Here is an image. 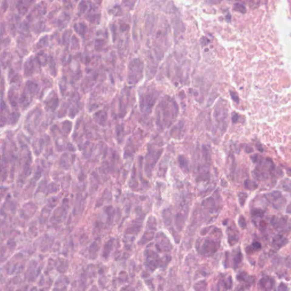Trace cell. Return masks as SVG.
Returning <instances> with one entry per match:
<instances>
[{"instance_id":"obj_12","label":"cell","mask_w":291,"mask_h":291,"mask_svg":"<svg viewBox=\"0 0 291 291\" xmlns=\"http://www.w3.org/2000/svg\"><path fill=\"white\" fill-rule=\"evenodd\" d=\"M202 205L205 209L209 211L210 212H213V211L215 209V202L213 198L212 197H210L202 202Z\"/></svg>"},{"instance_id":"obj_15","label":"cell","mask_w":291,"mask_h":291,"mask_svg":"<svg viewBox=\"0 0 291 291\" xmlns=\"http://www.w3.org/2000/svg\"><path fill=\"white\" fill-rule=\"evenodd\" d=\"M239 240L237 234L234 233H229L228 235V242L230 246L235 245Z\"/></svg>"},{"instance_id":"obj_5","label":"cell","mask_w":291,"mask_h":291,"mask_svg":"<svg viewBox=\"0 0 291 291\" xmlns=\"http://www.w3.org/2000/svg\"><path fill=\"white\" fill-rule=\"evenodd\" d=\"M275 284V280L272 277L264 276L258 283V289L259 291H271Z\"/></svg>"},{"instance_id":"obj_9","label":"cell","mask_w":291,"mask_h":291,"mask_svg":"<svg viewBox=\"0 0 291 291\" xmlns=\"http://www.w3.org/2000/svg\"><path fill=\"white\" fill-rule=\"evenodd\" d=\"M236 278L239 282L249 284H251V286H252V284L255 282V278L252 276L249 275L246 272H241L238 273Z\"/></svg>"},{"instance_id":"obj_1","label":"cell","mask_w":291,"mask_h":291,"mask_svg":"<svg viewBox=\"0 0 291 291\" xmlns=\"http://www.w3.org/2000/svg\"><path fill=\"white\" fill-rule=\"evenodd\" d=\"M220 246V240L214 239L211 237L205 238L202 241L197 245V250L200 254L205 256H209L214 254L218 250Z\"/></svg>"},{"instance_id":"obj_21","label":"cell","mask_w":291,"mask_h":291,"mask_svg":"<svg viewBox=\"0 0 291 291\" xmlns=\"http://www.w3.org/2000/svg\"><path fill=\"white\" fill-rule=\"evenodd\" d=\"M277 291H288V287L284 283H281L278 288Z\"/></svg>"},{"instance_id":"obj_16","label":"cell","mask_w":291,"mask_h":291,"mask_svg":"<svg viewBox=\"0 0 291 291\" xmlns=\"http://www.w3.org/2000/svg\"><path fill=\"white\" fill-rule=\"evenodd\" d=\"M244 184L246 188L249 190H255L258 187L256 182L250 180H246Z\"/></svg>"},{"instance_id":"obj_11","label":"cell","mask_w":291,"mask_h":291,"mask_svg":"<svg viewBox=\"0 0 291 291\" xmlns=\"http://www.w3.org/2000/svg\"><path fill=\"white\" fill-rule=\"evenodd\" d=\"M262 249V245L258 242H253L251 245L246 247L245 251L247 254H252L256 252L260 251Z\"/></svg>"},{"instance_id":"obj_8","label":"cell","mask_w":291,"mask_h":291,"mask_svg":"<svg viewBox=\"0 0 291 291\" xmlns=\"http://www.w3.org/2000/svg\"><path fill=\"white\" fill-rule=\"evenodd\" d=\"M271 224L273 228L276 229L284 228L287 224V220L284 217H278L277 216H273L271 219Z\"/></svg>"},{"instance_id":"obj_17","label":"cell","mask_w":291,"mask_h":291,"mask_svg":"<svg viewBox=\"0 0 291 291\" xmlns=\"http://www.w3.org/2000/svg\"><path fill=\"white\" fill-rule=\"evenodd\" d=\"M234 10L235 11H237L240 13H245L246 12V7L244 5L242 4L241 3L237 2L234 5Z\"/></svg>"},{"instance_id":"obj_18","label":"cell","mask_w":291,"mask_h":291,"mask_svg":"<svg viewBox=\"0 0 291 291\" xmlns=\"http://www.w3.org/2000/svg\"><path fill=\"white\" fill-rule=\"evenodd\" d=\"M251 215L254 217L262 218L264 215V211L261 209L256 208V209H254L251 211Z\"/></svg>"},{"instance_id":"obj_24","label":"cell","mask_w":291,"mask_h":291,"mask_svg":"<svg viewBox=\"0 0 291 291\" xmlns=\"http://www.w3.org/2000/svg\"><path fill=\"white\" fill-rule=\"evenodd\" d=\"M258 157V155H256H256H254V156H252V157H251V160L252 161H253L254 163H256V162H257V161H258V159H259V157Z\"/></svg>"},{"instance_id":"obj_14","label":"cell","mask_w":291,"mask_h":291,"mask_svg":"<svg viewBox=\"0 0 291 291\" xmlns=\"http://www.w3.org/2000/svg\"><path fill=\"white\" fill-rule=\"evenodd\" d=\"M195 291H208V283L205 280H200L194 286Z\"/></svg>"},{"instance_id":"obj_25","label":"cell","mask_w":291,"mask_h":291,"mask_svg":"<svg viewBox=\"0 0 291 291\" xmlns=\"http://www.w3.org/2000/svg\"><path fill=\"white\" fill-rule=\"evenodd\" d=\"M245 150H246L247 153H250V152H252L253 151V149L251 147H249V146H247Z\"/></svg>"},{"instance_id":"obj_13","label":"cell","mask_w":291,"mask_h":291,"mask_svg":"<svg viewBox=\"0 0 291 291\" xmlns=\"http://www.w3.org/2000/svg\"><path fill=\"white\" fill-rule=\"evenodd\" d=\"M179 162L181 169H183L185 172L188 173L189 171V163L185 157H184L183 155L180 156L179 157Z\"/></svg>"},{"instance_id":"obj_3","label":"cell","mask_w":291,"mask_h":291,"mask_svg":"<svg viewBox=\"0 0 291 291\" xmlns=\"http://www.w3.org/2000/svg\"><path fill=\"white\" fill-rule=\"evenodd\" d=\"M214 117L217 122L218 128L221 130H226L227 126V118L228 117V110L222 105H217L214 112Z\"/></svg>"},{"instance_id":"obj_19","label":"cell","mask_w":291,"mask_h":291,"mask_svg":"<svg viewBox=\"0 0 291 291\" xmlns=\"http://www.w3.org/2000/svg\"><path fill=\"white\" fill-rule=\"evenodd\" d=\"M247 197H248V195L246 193L241 192L238 194V200L241 206H244Z\"/></svg>"},{"instance_id":"obj_4","label":"cell","mask_w":291,"mask_h":291,"mask_svg":"<svg viewBox=\"0 0 291 291\" xmlns=\"http://www.w3.org/2000/svg\"><path fill=\"white\" fill-rule=\"evenodd\" d=\"M264 197L276 209H280L286 202V200L283 196L282 192L279 191L267 193L264 195Z\"/></svg>"},{"instance_id":"obj_2","label":"cell","mask_w":291,"mask_h":291,"mask_svg":"<svg viewBox=\"0 0 291 291\" xmlns=\"http://www.w3.org/2000/svg\"><path fill=\"white\" fill-rule=\"evenodd\" d=\"M275 169V165L272 161L267 158L263 161H261L254 171V176L256 179L264 180L267 179L269 175L273 174Z\"/></svg>"},{"instance_id":"obj_20","label":"cell","mask_w":291,"mask_h":291,"mask_svg":"<svg viewBox=\"0 0 291 291\" xmlns=\"http://www.w3.org/2000/svg\"><path fill=\"white\" fill-rule=\"evenodd\" d=\"M238 225L242 228H245L246 227V221L243 215H240L238 218Z\"/></svg>"},{"instance_id":"obj_10","label":"cell","mask_w":291,"mask_h":291,"mask_svg":"<svg viewBox=\"0 0 291 291\" xmlns=\"http://www.w3.org/2000/svg\"><path fill=\"white\" fill-rule=\"evenodd\" d=\"M233 266L234 269H237L238 266L242 263L243 255L239 247L235 249L232 253Z\"/></svg>"},{"instance_id":"obj_23","label":"cell","mask_w":291,"mask_h":291,"mask_svg":"<svg viewBox=\"0 0 291 291\" xmlns=\"http://www.w3.org/2000/svg\"><path fill=\"white\" fill-rule=\"evenodd\" d=\"M238 116L237 114L235 113H233V116H232V121H233V123H235L238 121Z\"/></svg>"},{"instance_id":"obj_22","label":"cell","mask_w":291,"mask_h":291,"mask_svg":"<svg viewBox=\"0 0 291 291\" xmlns=\"http://www.w3.org/2000/svg\"><path fill=\"white\" fill-rule=\"evenodd\" d=\"M230 93L231 97H232V98L233 99V100H234V101H235L236 103H238V102H239V98H238V97L237 94H236L235 93L233 92V91H232V92L230 91Z\"/></svg>"},{"instance_id":"obj_6","label":"cell","mask_w":291,"mask_h":291,"mask_svg":"<svg viewBox=\"0 0 291 291\" xmlns=\"http://www.w3.org/2000/svg\"><path fill=\"white\" fill-rule=\"evenodd\" d=\"M233 279L231 276L221 277L217 283V291H228L233 287Z\"/></svg>"},{"instance_id":"obj_7","label":"cell","mask_w":291,"mask_h":291,"mask_svg":"<svg viewBox=\"0 0 291 291\" xmlns=\"http://www.w3.org/2000/svg\"><path fill=\"white\" fill-rule=\"evenodd\" d=\"M288 243V239L281 234L276 235L272 239V245L274 249L280 250Z\"/></svg>"}]
</instances>
